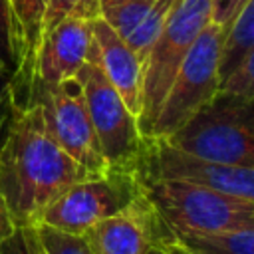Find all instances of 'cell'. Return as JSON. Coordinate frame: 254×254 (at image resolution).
<instances>
[{"instance_id":"6da1fadb","label":"cell","mask_w":254,"mask_h":254,"mask_svg":"<svg viewBox=\"0 0 254 254\" xmlns=\"http://www.w3.org/2000/svg\"><path fill=\"white\" fill-rule=\"evenodd\" d=\"M85 177L91 175L48 133L40 105L16 103L0 141V190L16 226L38 224L42 212Z\"/></svg>"},{"instance_id":"7a4b0ae2","label":"cell","mask_w":254,"mask_h":254,"mask_svg":"<svg viewBox=\"0 0 254 254\" xmlns=\"http://www.w3.org/2000/svg\"><path fill=\"white\" fill-rule=\"evenodd\" d=\"M252 105L216 93L167 141L212 163L254 167Z\"/></svg>"},{"instance_id":"3957f363","label":"cell","mask_w":254,"mask_h":254,"mask_svg":"<svg viewBox=\"0 0 254 254\" xmlns=\"http://www.w3.org/2000/svg\"><path fill=\"white\" fill-rule=\"evenodd\" d=\"M173 234L214 232L254 224V200L179 181H143Z\"/></svg>"},{"instance_id":"277c9868","label":"cell","mask_w":254,"mask_h":254,"mask_svg":"<svg viewBox=\"0 0 254 254\" xmlns=\"http://www.w3.org/2000/svg\"><path fill=\"white\" fill-rule=\"evenodd\" d=\"M210 22V0H179L143 62V95L137 117L147 139L157 109L196 36Z\"/></svg>"},{"instance_id":"5b68a950","label":"cell","mask_w":254,"mask_h":254,"mask_svg":"<svg viewBox=\"0 0 254 254\" xmlns=\"http://www.w3.org/2000/svg\"><path fill=\"white\" fill-rule=\"evenodd\" d=\"M220 42L222 28L208 22L177 69L147 139H169L218 93Z\"/></svg>"},{"instance_id":"8992f818","label":"cell","mask_w":254,"mask_h":254,"mask_svg":"<svg viewBox=\"0 0 254 254\" xmlns=\"http://www.w3.org/2000/svg\"><path fill=\"white\" fill-rule=\"evenodd\" d=\"M143 181L135 169H109L67 187L40 216L38 224L81 236L95 222L127 206L141 190Z\"/></svg>"},{"instance_id":"52a82bcc","label":"cell","mask_w":254,"mask_h":254,"mask_svg":"<svg viewBox=\"0 0 254 254\" xmlns=\"http://www.w3.org/2000/svg\"><path fill=\"white\" fill-rule=\"evenodd\" d=\"M28 99L40 105L52 139L89 175H101L111 169L101 153L77 75L54 85L30 83Z\"/></svg>"},{"instance_id":"ba28073f","label":"cell","mask_w":254,"mask_h":254,"mask_svg":"<svg viewBox=\"0 0 254 254\" xmlns=\"http://www.w3.org/2000/svg\"><path fill=\"white\" fill-rule=\"evenodd\" d=\"M77 77L81 81L87 113L107 165L111 169L137 171L145 151V137L139 131L137 117L129 111L121 95L93 60L77 71Z\"/></svg>"},{"instance_id":"9c48e42d","label":"cell","mask_w":254,"mask_h":254,"mask_svg":"<svg viewBox=\"0 0 254 254\" xmlns=\"http://www.w3.org/2000/svg\"><path fill=\"white\" fill-rule=\"evenodd\" d=\"M141 181H179L254 200V167L222 165L185 153L167 139H145Z\"/></svg>"},{"instance_id":"30bf717a","label":"cell","mask_w":254,"mask_h":254,"mask_svg":"<svg viewBox=\"0 0 254 254\" xmlns=\"http://www.w3.org/2000/svg\"><path fill=\"white\" fill-rule=\"evenodd\" d=\"M169 234L171 228L143 189L127 206L95 222L81 236L93 254H147Z\"/></svg>"},{"instance_id":"8fae6325","label":"cell","mask_w":254,"mask_h":254,"mask_svg":"<svg viewBox=\"0 0 254 254\" xmlns=\"http://www.w3.org/2000/svg\"><path fill=\"white\" fill-rule=\"evenodd\" d=\"M91 22L85 18H65L42 34L30 60V83L54 85L75 77L93 58Z\"/></svg>"},{"instance_id":"7c38bea8","label":"cell","mask_w":254,"mask_h":254,"mask_svg":"<svg viewBox=\"0 0 254 254\" xmlns=\"http://www.w3.org/2000/svg\"><path fill=\"white\" fill-rule=\"evenodd\" d=\"M93 32V62L99 65L103 75L121 95L129 111L139 117L141 95H143V60L123 42L117 32L103 20L95 18L91 22ZM89 60V62H91Z\"/></svg>"},{"instance_id":"4fadbf2b","label":"cell","mask_w":254,"mask_h":254,"mask_svg":"<svg viewBox=\"0 0 254 254\" xmlns=\"http://www.w3.org/2000/svg\"><path fill=\"white\" fill-rule=\"evenodd\" d=\"M177 2L179 0H99V18L145 62Z\"/></svg>"},{"instance_id":"5bb4252c","label":"cell","mask_w":254,"mask_h":254,"mask_svg":"<svg viewBox=\"0 0 254 254\" xmlns=\"http://www.w3.org/2000/svg\"><path fill=\"white\" fill-rule=\"evenodd\" d=\"M250 54H254V0H246L234 18L222 28L218 81Z\"/></svg>"},{"instance_id":"9a60e30c","label":"cell","mask_w":254,"mask_h":254,"mask_svg":"<svg viewBox=\"0 0 254 254\" xmlns=\"http://www.w3.org/2000/svg\"><path fill=\"white\" fill-rule=\"evenodd\" d=\"M190 254H254V224L214 232L175 234Z\"/></svg>"},{"instance_id":"2e32d148","label":"cell","mask_w":254,"mask_h":254,"mask_svg":"<svg viewBox=\"0 0 254 254\" xmlns=\"http://www.w3.org/2000/svg\"><path fill=\"white\" fill-rule=\"evenodd\" d=\"M44 4H46V0H18V6H16L18 20H20V26H22V32H24V42H26V65H24L22 77L16 83H12L16 97L22 91V87H26V95H28L30 60H32V52H34V46H36V40H38V26H40Z\"/></svg>"},{"instance_id":"e0dca14e","label":"cell","mask_w":254,"mask_h":254,"mask_svg":"<svg viewBox=\"0 0 254 254\" xmlns=\"http://www.w3.org/2000/svg\"><path fill=\"white\" fill-rule=\"evenodd\" d=\"M97 16H99V0H46L38 26V38L65 18L95 20Z\"/></svg>"},{"instance_id":"ac0fdd59","label":"cell","mask_w":254,"mask_h":254,"mask_svg":"<svg viewBox=\"0 0 254 254\" xmlns=\"http://www.w3.org/2000/svg\"><path fill=\"white\" fill-rule=\"evenodd\" d=\"M218 93L254 103V54L246 56L218 81Z\"/></svg>"},{"instance_id":"d6986e66","label":"cell","mask_w":254,"mask_h":254,"mask_svg":"<svg viewBox=\"0 0 254 254\" xmlns=\"http://www.w3.org/2000/svg\"><path fill=\"white\" fill-rule=\"evenodd\" d=\"M36 230L46 254H93L83 236L67 234L46 224H36Z\"/></svg>"},{"instance_id":"ffe728a7","label":"cell","mask_w":254,"mask_h":254,"mask_svg":"<svg viewBox=\"0 0 254 254\" xmlns=\"http://www.w3.org/2000/svg\"><path fill=\"white\" fill-rule=\"evenodd\" d=\"M0 254H46L36 224L18 226L10 238L4 240L0 246Z\"/></svg>"},{"instance_id":"44dd1931","label":"cell","mask_w":254,"mask_h":254,"mask_svg":"<svg viewBox=\"0 0 254 254\" xmlns=\"http://www.w3.org/2000/svg\"><path fill=\"white\" fill-rule=\"evenodd\" d=\"M14 107H16V99H14V87H12V73L0 69V141L10 125Z\"/></svg>"},{"instance_id":"7402d4cb","label":"cell","mask_w":254,"mask_h":254,"mask_svg":"<svg viewBox=\"0 0 254 254\" xmlns=\"http://www.w3.org/2000/svg\"><path fill=\"white\" fill-rule=\"evenodd\" d=\"M246 0H210V24L224 28Z\"/></svg>"},{"instance_id":"603a6c76","label":"cell","mask_w":254,"mask_h":254,"mask_svg":"<svg viewBox=\"0 0 254 254\" xmlns=\"http://www.w3.org/2000/svg\"><path fill=\"white\" fill-rule=\"evenodd\" d=\"M16 228H18V226H16L12 214H10L8 206H6V200H4V196H2V190H0V246L4 244L6 238H10V236L14 234Z\"/></svg>"},{"instance_id":"cb8c5ba5","label":"cell","mask_w":254,"mask_h":254,"mask_svg":"<svg viewBox=\"0 0 254 254\" xmlns=\"http://www.w3.org/2000/svg\"><path fill=\"white\" fill-rule=\"evenodd\" d=\"M159 244H161L169 254H190V252H189V250H187V248H185V246L175 238V234H173V232H171L169 236L161 238V240H159Z\"/></svg>"},{"instance_id":"d4e9b609","label":"cell","mask_w":254,"mask_h":254,"mask_svg":"<svg viewBox=\"0 0 254 254\" xmlns=\"http://www.w3.org/2000/svg\"><path fill=\"white\" fill-rule=\"evenodd\" d=\"M147 254H169V252H167V250H165V248H163V246L157 242L155 246H151V248L147 250Z\"/></svg>"},{"instance_id":"484cf974","label":"cell","mask_w":254,"mask_h":254,"mask_svg":"<svg viewBox=\"0 0 254 254\" xmlns=\"http://www.w3.org/2000/svg\"><path fill=\"white\" fill-rule=\"evenodd\" d=\"M0 69H4V71H8V69L4 67V64H2V62H0ZM8 73H10V71H8Z\"/></svg>"},{"instance_id":"4316f807","label":"cell","mask_w":254,"mask_h":254,"mask_svg":"<svg viewBox=\"0 0 254 254\" xmlns=\"http://www.w3.org/2000/svg\"><path fill=\"white\" fill-rule=\"evenodd\" d=\"M12 2H14V8H16V6H18V0H12ZM16 14H18V12H16Z\"/></svg>"}]
</instances>
